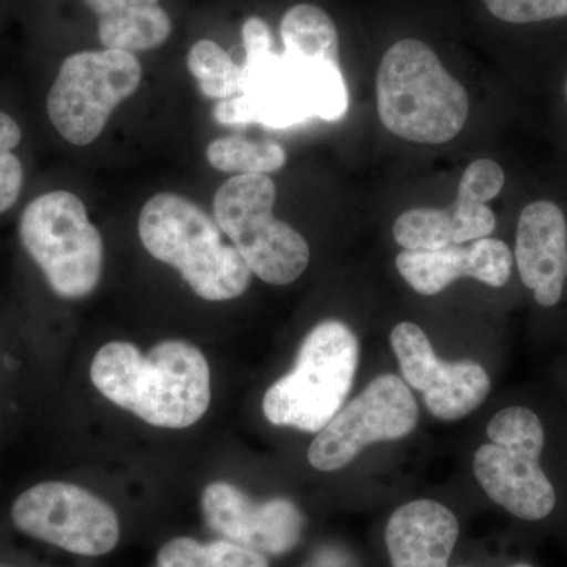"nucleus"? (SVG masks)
Instances as JSON below:
<instances>
[{
  "label": "nucleus",
  "mask_w": 567,
  "mask_h": 567,
  "mask_svg": "<svg viewBox=\"0 0 567 567\" xmlns=\"http://www.w3.org/2000/svg\"><path fill=\"white\" fill-rule=\"evenodd\" d=\"M275 203L276 185L268 175H235L216 192L213 216L251 274L287 286L305 274L311 249L303 235L275 218Z\"/></svg>",
  "instance_id": "obj_6"
},
{
  "label": "nucleus",
  "mask_w": 567,
  "mask_h": 567,
  "mask_svg": "<svg viewBox=\"0 0 567 567\" xmlns=\"http://www.w3.org/2000/svg\"><path fill=\"white\" fill-rule=\"evenodd\" d=\"M393 234L406 251H436L453 245V215L450 208H413L395 219Z\"/></svg>",
  "instance_id": "obj_22"
},
{
  "label": "nucleus",
  "mask_w": 567,
  "mask_h": 567,
  "mask_svg": "<svg viewBox=\"0 0 567 567\" xmlns=\"http://www.w3.org/2000/svg\"><path fill=\"white\" fill-rule=\"evenodd\" d=\"M21 140L20 125L9 114L0 111V213L17 204L24 183L21 159L13 153Z\"/></svg>",
  "instance_id": "obj_23"
},
{
  "label": "nucleus",
  "mask_w": 567,
  "mask_h": 567,
  "mask_svg": "<svg viewBox=\"0 0 567 567\" xmlns=\"http://www.w3.org/2000/svg\"><path fill=\"white\" fill-rule=\"evenodd\" d=\"M284 51L316 61L339 63V37L330 14L311 3H300L284 14Z\"/></svg>",
  "instance_id": "obj_17"
},
{
  "label": "nucleus",
  "mask_w": 567,
  "mask_h": 567,
  "mask_svg": "<svg viewBox=\"0 0 567 567\" xmlns=\"http://www.w3.org/2000/svg\"><path fill=\"white\" fill-rule=\"evenodd\" d=\"M505 186V173L492 159H477L466 167L458 183L457 199L486 204L495 199Z\"/></svg>",
  "instance_id": "obj_25"
},
{
  "label": "nucleus",
  "mask_w": 567,
  "mask_h": 567,
  "mask_svg": "<svg viewBox=\"0 0 567 567\" xmlns=\"http://www.w3.org/2000/svg\"><path fill=\"white\" fill-rule=\"evenodd\" d=\"M173 22L159 6L99 18V37L106 50H155L169 39Z\"/></svg>",
  "instance_id": "obj_18"
},
{
  "label": "nucleus",
  "mask_w": 567,
  "mask_h": 567,
  "mask_svg": "<svg viewBox=\"0 0 567 567\" xmlns=\"http://www.w3.org/2000/svg\"><path fill=\"white\" fill-rule=\"evenodd\" d=\"M417 415L415 398L404 380L393 374L375 377L317 434L309 446V464L319 472H338L365 446L409 435Z\"/></svg>",
  "instance_id": "obj_11"
},
{
  "label": "nucleus",
  "mask_w": 567,
  "mask_h": 567,
  "mask_svg": "<svg viewBox=\"0 0 567 567\" xmlns=\"http://www.w3.org/2000/svg\"><path fill=\"white\" fill-rule=\"evenodd\" d=\"M0 567H6V566H0Z\"/></svg>",
  "instance_id": "obj_32"
},
{
  "label": "nucleus",
  "mask_w": 567,
  "mask_h": 567,
  "mask_svg": "<svg viewBox=\"0 0 567 567\" xmlns=\"http://www.w3.org/2000/svg\"><path fill=\"white\" fill-rule=\"evenodd\" d=\"M241 35H244L246 58L274 51L270 28L260 18L252 17L246 20L244 29H241Z\"/></svg>",
  "instance_id": "obj_28"
},
{
  "label": "nucleus",
  "mask_w": 567,
  "mask_h": 567,
  "mask_svg": "<svg viewBox=\"0 0 567 567\" xmlns=\"http://www.w3.org/2000/svg\"><path fill=\"white\" fill-rule=\"evenodd\" d=\"M457 537L456 516L432 499L399 507L385 533L393 567H447Z\"/></svg>",
  "instance_id": "obj_16"
},
{
  "label": "nucleus",
  "mask_w": 567,
  "mask_h": 567,
  "mask_svg": "<svg viewBox=\"0 0 567 567\" xmlns=\"http://www.w3.org/2000/svg\"><path fill=\"white\" fill-rule=\"evenodd\" d=\"M20 237L59 297L78 300L99 286L103 238L76 194L59 189L33 199L22 213Z\"/></svg>",
  "instance_id": "obj_7"
},
{
  "label": "nucleus",
  "mask_w": 567,
  "mask_h": 567,
  "mask_svg": "<svg viewBox=\"0 0 567 567\" xmlns=\"http://www.w3.org/2000/svg\"><path fill=\"white\" fill-rule=\"evenodd\" d=\"M207 159L223 173L267 175L281 169L286 151L276 142H254L240 136L219 137L207 147Z\"/></svg>",
  "instance_id": "obj_20"
},
{
  "label": "nucleus",
  "mask_w": 567,
  "mask_h": 567,
  "mask_svg": "<svg viewBox=\"0 0 567 567\" xmlns=\"http://www.w3.org/2000/svg\"><path fill=\"white\" fill-rule=\"evenodd\" d=\"M142 66L133 52L84 51L63 61L48 95V115L63 140H99L118 104L140 89Z\"/></svg>",
  "instance_id": "obj_9"
},
{
  "label": "nucleus",
  "mask_w": 567,
  "mask_h": 567,
  "mask_svg": "<svg viewBox=\"0 0 567 567\" xmlns=\"http://www.w3.org/2000/svg\"><path fill=\"white\" fill-rule=\"evenodd\" d=\"M91 380L112 404L155 427H189L212 401L207 358L181 339L159 342L145 357L132 342L112 341L93 357Z\"/></svg>",
  "instance_id": "obj_1"
},
{
  "label": "nucleus",
  "mask_w": 567,
  "mask_h": 567,
  "mask_svg": "<svg viewBox=\"0 0 567 567\" xmlns=\"http://www.w3.org/2000/svg\"><path fill=\"white\" fill-rule=\"evenodd\" d=\"M186 63L199 84V91L207 99L221 102L240 92L241 66L215 41L194 43Z\"/></svg>",
  "instance_id": "obj_21"
},
{
  "label": "nucleus",
  "mask_w": 567,
  "mask_h": 567,
  "mask_svg": "<svg viewBox=\"0 0 567 567\" xmlns=\"http://www.w3.org/2000/svg\"><path fill=\"white\" fill-rule=\"evenodd\" d=\"M96 18L114 17L130 11L158 6V0H84Z\"/></svg>",
  "instance_id": "obj_29"
},
{
  "label": "nucleus",
  "mask_w": 567,
  "mask_h": 567,
  "mask_svg": "<svg viewBox=\"0 0 567 567\" xmlns=\"http://www.w3.org/2000/svg\"><path fill=\"white\" fill-rule=\"evenodd\" d=\"M514 567H532V566H528V565H518V566H514Z\"/></svg>",
  "instance_id": "obj_31"
},
{
  "label": "nucleus",
  "mask_w": 567,
  "mask_h": 567,
  "mask_svg": "<svg viewBox=\"0 0 567 567\" xmlns=\"http://www.w3.org/2000/svg\"><path fill=\"white\" fill-rule=\"evenodd\" d=\"M491 443L477 450L473 470L488 498L522 520H543L557 494L539 465L546 434L535 412L509 406L487 425Z\"/></svg>",
  "instance_id": "obj_8"
},
{
  "label": "nucleus",
  "mask_w": 567,
  "mask_h": 567,
  "mask_svg": "<svg viewBox=\"0 0 567 567\" xmlns=\"http://www.w3.org/2000/svg\"><path fill=\"white\" fill-rule=\"evenodd\" d=\"M516 260L522 282L535 292L537 303L558 305L567 276V221L557 204L537 200L520 213Z\"/></svg>",
  "instance_id": "obj_15"
},
{
  "label": "nucleus",
  "mask_w": 567,
  "mask_h": 567,
  "mask_svg": "<svg viewBox=\"0 0 567 567\" xmlns=\"http://www.w3.org/2000/svg\"><path fill=\"white\" fill-rule=\"evenodd\" d=\"M240 93L251 104L254 123L271 130L292 128L315 117L338 122L349 111V91L338 62L286 51L246 58Z\"/></svg>",
  "instance_id": "obj_5"
},
{
  "label": "nucleus",
  "mask_w": 567,
  "mask_h": 567,
  "mask_svg": "<svg viewBox=\"0 0 567 567\" xmlns=\"http://www.w3.org/2000/svg\"><path fill=\"white\" fill-rule=\"evenodd\" d=\"M377 110L386 130L417 144H445L464 130L470 100L439 55L405 39L383 55L377 71Z\"/></svg>",
  "instance_id": "obj_2"
},
{
  "label": "nucleus",
  "mask_w": 567,
  "mask_h": 567,
  "mask_svg": "<svg viewBox=\"0 0 567 567\" xmlns=\"http://www.w3.org/2000/svg\"><path fill=\"white\" fill-rule=\"evenodd\" d=\"M11 520L24 535L84 557L110 554L121 539L117 514L76 484L47 481L22 492Z\"/></svg>",
  "instance_id": "obj_10"
},
{
  "label": "nucleus",
  "mask_w": 567,
  "mask_h": 567,
  "mask_svg": "<svg viewBox=\"0 0 567 567\" xmlns=\"http://www.w3.org/2000/svg\"><path fill=\"white\" fill-rule=\"evenodd\" d=\"M454 224V245L488 238L495 230L496 218L486 204L457 199L450 207Z\"/></svg>",
  "instance_id": "obj_26"
},
{
  "label": "nucleus",
  "mask_w": 567,
  "mask_h": 567,
  "mask_svg": "<svg viewBox=\"0 0 567 567\" xmlns=\"http://www.w3.org/2000/svg\"><path fill=\"white\" fill-rule=\"evenodd\" d=\"M487 10L511 24H528L567 17V0H484Z\"/></svg>",
  "instance_id": "obj_24"
},
{
  "label": "nucleus",
  "mask_w": 567,
  "mask_h": 567,
  "mask_svg": "<svg viewBox=\"0 0 567 567\" xmlns=\"http://www.w3.org/2000/svg\"><path fill=\"white\" fill-rule=\"evenodd\" d=\"M513 252L505 241L481 238L470 246L447 245L436 251H402L395 267L416 293L436 295L458 278H473L491 287L509 282Z\"/></svg>",
  "instance_id": "obj_14"
},
{
  "label": "nucleus",
  "mask_w": 567,
  "mask_h": 567,
  "mask_svg": "<svg viewBox=\"0 0 567 567\" xmlns=\"http://www.w3.org/2000/svg\"><path fill=\"white\" fill-rule=\"evenodd\" d=\"M203 513L213 532L260 554H287L300 543L303 532V516L289 499L256 503L223 481L205 487Z\"/></svg>",
  "instance_id": "obj_13"
},
{
  "label": "nucleus",
  "mask_w": 567,
  "mask_h": 567,
  "mask_svg": "<svg viewBox=\"0 0 567 567\" xmlns=\"http://www.w3.org/2000/svg\"><path fill=\"white\" fill-rule=\"evenodd\" d=\"M213 118H215L219 125H252L254 115L251 104H249L245 95L221 100V102L216 103L215 110H213Z\"/></svg>",
  "instance_id": "obj_27"
},
{
  "label": "nucleus",
  "mask_w": 567,
  "mask_h": 567,
  "mask_svg": "<svg viewBox=\"0 0 567 567\" xmlns=\"http://www.w3.org/2000/svg\"><path fill=\"white\" fill-rule=\"evenodd\" d=\"M156 567H270L260 551L230 540L203 544L192 537H177L162 547Z\"/></svg>",
  "instance_id": "obj_19"
},
{
  "label": "nucleus",
  "mask_w": 567,
  "mask_h": 567,
  "mask_svg": "<svg viewBox=\"0 0 567 567\" xmlns=\"http://www.w3.org/2000/svg\"><path fill=\"white\" fill-rule=\"evenodd\" d=\"M390 339L405 382L423 393L425 406L439 420H461L486 401L491 379L483 365L440 360L416 323L395 324Z\"/></svg>",
  "instance_id": "obj_12"
},
{
  "label": "nucleus",
  "mask_w": 567,
  "mask_h": 567,
  "mask_svg": "<svg viewBox=\"0 0 567 567\" xmlns=\"http://www.w3.org/2000/svg\"><path fill=\"white\" fill-rule=\"evenodd\" d=\"M137 230L147 252L177 268L203 300H234L251 282L241 254L223 244L218 224L188 197L174 193L151 197L142 207Z\"/></svg>",
  "instance_id": "obj_3"
},
{
  "label": "nucleus",
  "mask_w": 567,
  "mask_h": 567,
  "mask_svg": "<svg viewBox=\"0 0 567 567\" xmlns=\"http://www.w3.org/2000/svg\"><path fill=\"white\" fill-rule=\"evenodd\" d=\"M360 360L357 336L339 320L309 331L292 371L268 388L264 415L271 424L319 434L344 405Z\"/></svg>",
  "instance_id": "obj_4"
},
{
  "label": "nucleus",
  "mask_w": 567,
  "mask_h": 567,
  "mask_svg": "<svg viewBox=\"0 0 567 567\" xmlns=\"http://www.w3.org/2000/svg\"><path fill=\"white\" fill-rule=\"evenodd\" d=\"M565 93H566V100H567V78H566V82H565Z\"/></svg>",
  "instance_id": "obj_30"
}]
</instances>
